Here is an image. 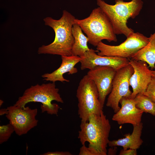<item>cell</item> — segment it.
Instances as JSON below:
<instances>
[{"instance_id":"ac0fdd59","label":"cell","mask_w":155,"mask_h":155,"mask_svg":"<svg viewBox=\"0 0 155 155\" xmlns=\"http://www.w3.org/2000/svg\"><path fill=\"white\" fill-rule=\"evenodd\" d=\"M136 107L143 112L155 116V103L144 93L138 94L133 99Z\"/></svg>"},{"instance_id":"9a60e30c","label":"cell","mask_w":155,"mask_h":155,"mask_svg":"<svg viewBox=\"0 0 155 155\" xmlns=\"http://www.w3.org/2000/svg\"><path fill=\"white\" fill-rule=\"evenodd\" d=\"M133 126V131L131 134H125L124 135V138L109 141L108 146L111 147L121 146L124 150L131 149L137 150L139 149L143 143L141 138L143 124L141 122L138 125Z\"/></svg>"},{"instance_id":"e0dca14e","label":"cell","mask_w":155,"mask_h":155,"mask_svg":"<svg viewBox=\"0 0 155 155\" xmlns=\"http://www.w3.org/2000/svg\"><path fill=\"white\" fill-rule=\"evenodd\" d=\"M72 32L74 38V43L72 49V55L82 56L86 52L90 49L87 45L88 39L83 34L80 26L76 23L73 25Z\"/></svg>"},{"instance_id":"ffe728a7","label":"cell","mask_w":155,"mask_h":155,"mask_svg":"<svg viewBox=\"0 0 155 155\" xmlns=\"http://www.w3.org/2000/svg\"><path fill=\"white\" fill-rule=\"evenodd\" d=\"M79 155H101L100 153L94 147L88 145L87 147L85 144L80 148Z\"/></svg>"},{"instance_id":"30bf717a","label":"cell","mask_w":155,"mask_h":155,"mask_svg":"<svg viewBox=\"0 0 155 155\" xmlns=\"http://www.w3.org/2000/svg\"><path fill=\"white\" fill-rule=\"evenodd\" d=\"M117 71L108 66H97L88 72L87 75L95 83L99 94V100L103 108L107 96L111 93Z\"/></svg>"},{"instance_id":"d4e9b609","label":"cell","mask_w":155,"mask_h":155,"mask_svg":"<svg viewBox=\"0 0 155 155\" xmlns=\"http://www.w3.org/2000/svg\"><path fill=\"white\" fill-rule=\"evenodd\" d=\"M8 113L7 108H2L0 110V115L2 116L5 114L7 115Z\"/></svg>"},{"instance_id":"cb8c5ba5","label":"cell","mask_w":155,"mask_h":155,"mask_svg":"<svg viewBox=\"0 0 155 155\" xmlns=\"http://www.w3.org/2000/svg\"><path fill=\"white\" fill-rule=\"evenodd\" d=\"M117 149L116 146L114 147V148H109L107 152V154L108 155H115L117 152Z\"/></svg>"},{"instance_id":"2e32d148","label":"cell","mask_w":155,"mask_h":155,"mask_svg":"<svg viewBox=\"0 0 155 155\" xmlns=\"http://www.w3.org/2000/svg\"><path fill=\"white\" fill-rule=\"evenodd\" d=\"M131 59L145 62L151 69L155 68V32L150 35L148 44L134 54Z\"/></svg>"},{"instance_id":"d6986e66","label":"cell","mask_w":155,"mask_h":155,"mask_svg":"<svg viewBox=\"0 0 155 155\" xmlns=\"http://www.w3.org/2000/svg\"><path fill=\"white\" fill-rule=\"evenodd\" d=\"M14 132L12 125L9 123L0 126V144L7 142Z\"/></svg>"},{"instance_id":"ba28073f","label":"cell","mask_w":155,"mask_h":155,"mask_svg":"<svg viewBox=\"0 0 155 155\" xmlns=\"http://www.w3.org/2000/svg\"><path fill=\"white\" fill-rule=\"evenodd\" d=\"M133 72V68L129 63L116 71L106 104L115 113L121 108L119 104L121 99L124 97L130 98L132 92L129 88V80Z\"/></svg>"},{"instance_id":"5bb4252c","label":"cell","mask_w":155,"mask_h":155,"mask_svg":"<svg viewBox=\"0 0 155 155\" xmlns=\"http://www.w3.org/2000/svg\"><path fill=\"white\" fill-rule=\"evenodd\" d=\"M61 63L59 68L50 73H45L42 75L44 80L55 82L59 81L69 82V80L64 78V74L68 72V74L76 73L78 70L74 67L81 60V57L79 56L71 55L70 56H61Z\"/></svg>"},{"instance_id":"52a82bcc","label":"cell","mask_w":155,"mask_h":155,"mask_svg":"<svg viewBox=\"0 0 155 155\" xmlns=\"http://www.w3.org/2000/svg\"><path fill=\"white\" fill-rule=\"evenodd\" d=\"M149 37L140 33L133 32L120 44L110 45L100 42L96 46L97 54L101 56L129 59L148 43Z\"/></svg>"},{"instance_id":"484cf974","label":"cell","mask_w":155,"mask_h":155,"mask_svg":"<svg viewBox=\"0 0 155 155\" xmlns=\"http://www.w3.org/2000/svg\"><path fill=\"white\" fill-rule=\"evenodd\" d=\"M152 78L155 79V70H151Z\"/></svg>"},{"instance_id":"603a6c76","label":"cell","mask_w":155,"mask_h":155,"mask_svg":"<svg viewBox=\"0 0 155 155\" xmlns=\"http://www.w3.org/2000/svg\"><path fill=\"white\" fill-rule=\"evenodd\" d=\"M42 155H72V154L68 151L48 152L41 154Z\"/></svg>"},{"instance_id":"4316f807","label":"cell","mask_w":155,"mask_h":155,"mask_svg":"<svg viewBox=\"0 0 155 155\" xmlns=\"http://www.w3.org/2000/svg\"><path fill=\"white\" fill-rule=\"evenodd\" d=\"M3 101L2 100H0V107L2 105V104H3Z\"/></svg>"},{"instance_id":"7a4b0ae2","label":"cell","mask_w":155,"mask_h":155,"mask_svg":"<svg viewBox=\"0 0 155 155\" xmlns=\"http://www.w3.org/2000/svg\"><path fill=\"white\" fill-rule=\"evenodd\" d=\"M97 4L111 21L116 34H123L126 37L134 32L127 25V20L135 18L142 9V0H132L125 2L115 0V4H109L102 0H96Z\"/></svg>"},{"instance_id":"6da1fadb","label":"cell","mask_w":155,"mask_h":155,"mask_svg":"<svg viewBox=\"0 0 155 155\" xmlns=\"http://www.w3.org/2000/svg\"><path fill=\"white\" fill-rule=\"evenodd\" d=\"M75 17L66 10L63 11L61 18L58 20L51 17L43 19L45 25L51 27L55 34L53 41L49 44L42 45L38 50V54H50L61 56L72 55L74 38L72 29L75 24Z\"/></svg>"},{"instance_id":"277c9868","label":"cell","mask_w":155,"mask_h":155,"mask_svg":"<svg viewBox=\"0 0 155 155\" xmlns=\"http://www.w3.org/2000/svg\"><path fill=\"white\" fill-rule=\"evenodd\" d=\"M74 22L86 34L89 43L95 46L103 40L109 42L117 41L111 21L99 7L93 9L88 17L81 20L75 18Z\"/></svg>"},{"instance_id":"3957f363","label":"cell","mask_w":155,"mask_h":155,"mask_svg":"<svg viewBox=\"0 0 155 155\" xmlns=\"http://www.w3.org/2000/svg\"><path fill=\"white\" fill-rule=\"evenodd\" d=\"M80 127L78 138L82 145L88 142L101 155H107L111 125L103 111L100 114H91L87 122L81 121Z\"/></svg>"},{"instance_id":"8fae6325","label":"cell","mask_w":155,"mask_h":155,"mask_svg":"<svg viewBox=\"0 0 155 155\" xmlns=\"http://www.w3.org/2000/svg\"><path fill=\"white\" fill-rule=\"evenodd\" d=\"M98 52L91 49L80 57L81 70H91L97 66H106L111 67L117 71L129 64V59L100 56L95 53Z\"/></svg>"},{"instance_id":"8992f818","label":"cell","mask_w":155,"mask_h":155,"mask_svg":"<svg viewBox=\"0 0 155 155\" xmlns=\"http://www.w3.org/2000/svg\"><path fill=\"white\" fill-rule=\"evenodd\" d=\"M76 96L78 101V114L81 121L87 122L91 114H100L103 111L97 88L87 75L80 82Z\"/></svg>"},{"instance_id":"7402d4cb","label":"cell","mask_w":155,"mask_h":155,"mask_svg":"<svg viewBox=\"0 0 155 155\" xmlns=\"http://www.w3.org/2000/svg\"><path fill=\"white\" fill-rule=\"evenodd\" d=\"M137 152L136 150L128 149L121 150L119 154V155H136Z\"/></svg>"},{"instance_id":"44dd1931","label":"cell","mask_w":155,"mask_h":155,"mask_svg":"<svg viewBox=\"0 0 155 155\" xmlns=\"http://www.w3.org/2000/svg\"><path fill=\"white\" fill-rule=\"evenodd\" d=\"M155 103V79L152 78L145 92L144 93Z\"/></svg>"},{"instance_id":"9c48e42d","label":"cell","mask_w":155,"mask_h":155,"mask_svg":"<svg viewBox=\"0 0 155 155\" xmlns=\"http://www.w3.org/2000/svg\"><path fill=\"white\" fill-rule=\"evenodd\" d=\"M8 113L5 116L13 126L14 132L19 136L27 134L38 125L36 118L38 110L28 106L22 108L14 105L7 108Z\"/></svg>"},{"instance_id":"7c38bea8","label":"cell","mask_w":155,"mask_h":155,"mask_svg":"<svg viewBox=\"0 0 155 155\" xmlns=\"http://www.w3.org/2000/svg\"><path fill=\"white\" fill-rule=\"evenodd\" d=\"M129 63L133 69L129 80L130 86L133 90L130 98L133 99L138 94L145 92L152 78L151 70L146 62L131 59Z\"/></svg>"},{"instance_id":"4fadbf2b","label":"cell","mask_w":155,"mask_h":155,"mask_svg":"<svg viewBox=\"0 0 155 155\" xmlns=\"http://www.w3.org/2000/svg\"><path fill=\"white\" fill-rule=\"evenodd\" d=\"M119 103L121 107L113 116V121L119 125L129 123L133 126L138 125L141 122L144 112L136 107L133 99L124 97Z\"/></svg>"},{"instance_id":"5b68a950","label":"cell","mask_w":155,"mask_h":155,"mask_svg":"<svg viewBox=\"0 0 155 155\" xmlns=\"http://www.w3.org/2000/svg\"><path fill=\"white\" fill-rule=\"evenodd\" d=\"M59 92V89L56 87L55 82L41 85L38 84L26 89L13 105L24 109L28 103L39 102L42 103L40 107L42 113L46 112L49 114L57 115L60 107L57 104L51 102L55 100L63 103Z\"/></svg>"}]
</instances>
